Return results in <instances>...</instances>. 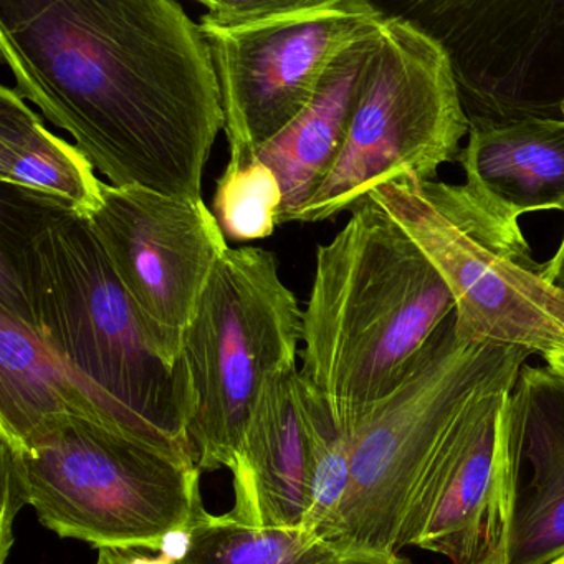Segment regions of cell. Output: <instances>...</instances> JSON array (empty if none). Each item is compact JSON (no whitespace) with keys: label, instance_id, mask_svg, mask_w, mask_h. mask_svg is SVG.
Instances as JSON below:
<instances>
[{"label":"cell","instance_id":"obj_1","mask_svg":"<svg viewBox=\"0 0 564 564\" xmlns=\"http://www.w3.org/2000/svg\"><path fill=\"white\" fill-rule=\"evenodd\" d=\"M15 91L115 187L203 200L224 110L209 45L174 0H4Z\"/></svg>","mask_w":564,"mask_h":564},{"label":"cell","instance_id":"obj_2","mask_svg":"<svg viewBox=\"0 0 564 564\" xmlns=\"http://www.w3.org/2000/svg\"><path fill=\"white\" fill-rule=\"evenodd\" d=\"M22 197L28 209L12 204V214L2 210L11 224L2 220L0 308L31 326L134 431L191 451L174 371L151 343L87 220Z\"/></svg>","mask_w":564,"mask_h":564},{"label":"cell","instance_id":"obj_3","mask_svg":"<svg viewBox=\"0 0 564 564\" xmlns=\"http://www.w3.org/2000/svg\"><path fill=\"white\" fill-rule=\"evenodd\" d=\"M455 313L434 263L372 199L316 250L303 310L302 372L349 435L411 372Z\"/></svg>","mask_w":564,"mask_h":564},{"label":"cell","instance_id":"obj_4","mask_svg":"<svg viewBox=\"0 0 564 564\" xmlns=\"http://www.w3.org/2000/svg\"><path fill=\"white\" fill-rule=\"evenodd\" d=\"M0 438L18 447L29 505L61 538L160 553L204 508L193 452L123 425L61 415L22 441Z\"/></svg>","mask_w":564,"mask_h":564},{"label":"cell","instance_id":"obj_5","mask_svg":"<svg viewBox=\"0 0 564 564\" xmlns=\"http://www.w3.org/2000/svg\"><path fill=\"white\" fill-rule=\"evenodd\" d=\"M303 310L279 260L260 247L224 252L184 333L174 368L184 434L200 471L232 467L265 386L299 366Z\"/></svg>","mask_w":564,"mask_h":564},{"label":"cell","instance_id":"obj_6","mask_svg":"<svg viewBox=\"0 0 564 564\" xmlns=\"http://www.w3.org/2000/svg\"><path fill=\"white\" fill-rule=\"evenodd\" d=\"M527 349L471 341L451 316L402 384L355 431L345 500L323 538L341 553L395 551L409 495L458 412L481 389L520 375Z\"/></svg>","mask_w":564,"mask_h":564},{"label":"cell","instance_id":"obj_7","mask_svg":"<svg viewBox=\"0 0 564 564\" xmlns=\"http://www.w3.org/2000/svg\"><path fill=\"white\" fill-rule=\"evenodd\" d=\"M200 6L232 167L257 161L312 105L335 58L388 18L368 0H203Z\"/></svg>","mask_w":564,"mask_h":564},{"label":"cell","instance_id":"obj_8","mask_svg":"<svg viewBox=\"0 0 564 564\" xmlns=\"http://www.w3.org/2000/svg\"><path fill=\"white\" fill-rule=\"evenodd\" d=\"M369 196L434 263L464 338L543 358L564 348V290L541 275L518 224L495 216L465 184L398 180Z\"/></svg>","mask_w":564,"mask_h":564},{"label":"cell","instance_id":"obj_9","mask_svg":"<svg viewBox=\"0 0 564 564\" xmlns=\"http://www.w3.org/2000/svg\"><path fill=\"white\" fill-rule=\"evenodd\" d=\"M470 133L447 55L404 15H388L372 48L335 166L293 223L351 213L376 187L434 181Z\"/></svg>","mask_w":564,"mask_h":564},{"label":"cell","instance_id":"obj_10","mask_svg":"<svg viewBox=\"0 0 564 564\" xmlns=\"http://www.w3.org/2000/svg\"><path fill=\"white\" fill-rule=\"evenodd\" d=\"M447 55L470 127L564 120V0H414Z\"/></svg>","mask_w":564,"mask_h":564},{"label":"cell","instance_id":"obj_11","mask_svg":"<svg viewBox=\"0 0 564 564\" xmlns=\"http://www.w3.org/2000/svg\"><path fill=\"white\" fill-rule=\"evenodd\" d=\"M351 441L302 368L276 375L247 422L230 467L234 508L246 523L325 534L345 500Z\"/></svg>","mask_w":564,"mask_h":564},{"label":"cell","instance_id":"obj_12","mask_svg":"<svg viewBox=\"0 0 564 564\" xmlns=\"http://www.w3.org/2000/svg\"><path fill=\"white\" fill-rule=\"evenodd\" d=\"M171 369L184 333L229 243L203 200L141 187L104 186V203L85 219Z\"/></svg>","mask_w":564,"mask_h":564},{"label":"cell","instance_id":"obj_13","mask_svg":"<svg viewBox=\"0 0 564 564\" xmlns=\"http://www.w3.org/2000/svg\"><path fill=\"white\" fill-rule=\"evenodd\" d=\"M517 378L481 389L448 425L409 495L395 551L412 546L451 564H501L507 514L498 438Z\"/></svg>","mask_w":564,"mask_h":564},{"label":"cell","instance_id":"obj_14","mask_svg":"<svg viewBox=\"0 0 564 564\" xmlns=\"http://www.w3.org/2000/svg\"><path fill=\"white\" fill-rule=\"evenodd\" d=\"M507 514L501 564L564 556V378L524 365L508 394L498 438Z\"/></svg>","mask_w":564,"mask_h":564},{"label":"cell","instance_id":"obj_15","mask_svg":"<svg viewBox=\"0 0 564 564\" xmlns=\"http://www.w3.org/2000/svg\"><path fill=\"white\" fill-rule=\"evenodd\" d=\"M458 153L467 184L495 216L518 224L523 214L564 213V120L470 127Z\"/></svg>","mask_w":564,"mask_h":564},{"label":"cell","instance_id":"obj_16","mask_svg":"<svg viewBox=\"0 0 564 564\" xmlns=\"http://www.w3.org/2000/svg\"><path fill=\"white\" fill-rule=\"evenodd\" d=\"M381 25L335 58L312 105L257 156L282 184L279 226L295 220L341 154Z\"/></svg>","mask_w":564,"mask_h":564},{"label":"cell","instance_id":"obj_17","mask_svg":"<svg viewBox=\"0 0 564 564\" xmlns=\"http://www.w3.org/2000/svg\"><path fill=\"white\" fill-rule=\"evenodd\" d=\"M0 181L22 196L88 219L104 203L94 164L45 128L14 87L0 88Z\"/></svg>","mask_w":564,"mask_h":564},{"label":"cell","instance_id":"obj_18","mask_svg":"<svg viewBox=\"0 0 564 564\" xmlns=\"http://www.w3.org/2000/svg\"><path fill=\"white\" fill-rule=\"evenodd\" d=\"M61 415L134 431L58 361L31 326L0 308V435L22 441L42 422Z\"/></svg>","mask_w":564,"mask_h":564},{"label":"cell","instance_id":"obj_19","mask_svg":"<svg viewBox=\"0 0 564 564\" xmlns=\"http://www.w3.org/2000/svg\"><path fill=\"white\" fill-rule=\"evenodd\" d=\"M341 551L303 528L246 523L232 513L199 511L177 564H336Z\"/></svg>","mask_w":564,"mask_h":564},{"label":"cell","instance_id":"obj_20","mask_svg":"<svg viewBox=\"0 0 564 564\" xmlns=\"http://www.w3.org/2000/svg\"><path fill=\"white\" fill-rule=\"evenodd\" d=\"M282 206V184L262 161L227 166L217 181L213 213L227 240L252 242L272 236Z\"/></svg>","mask_w":564,"mask_h":564},{"label":"cell","instance_id":"obj_21","mask_svg":"<svg viewBox=\"0 0 564 564\" xmlns=\"http://www.w3.org/2000/svg\"><path fill=\"white\" fill-rule=\"evenodd\" d=\"M0 465H2V518H0V564L8 561L14 544V521L19 511L29 505L28 481L18 447L0 438Z\"/></svg>","mask_w":564,"mask_h":564},{"label":"cell","instance_id":"obj_22","mask_svg":"<svg viewBox=\"0 0 564 564\" xmlns=\"http://www.w3.org/2000/svg\"><path fill=\"white\" fill-rule=\"evenodd\" d=\"M336 564H408L392 551L356 550L346 551Z\"/></svg>","mask_w":564,"mask_h":564},{"label":"cell","instance_id":"obj_23","mask_svg":"<svg viewBox=\"0 0 564 564\" xmlns=\"http://www.w3.org/2000/svg\"><path fill=\"white\" fill-rule=\"evenodd\" d=\"M153 553L143 550H98L95 564H151Z\"/></svg>","mask_w":564,"mask_h":564},{"label":"cell","instance_id":"obj_24","mask_svg":"<svg viewBox=\"0 0 564 564\" xmlns=\"http://www.w3.org/2000/svg\"><path fill=\"white\" fill-rule=\"evenodd\" d=\"M541 275H543L547 282L557 286V289L564 290V236L563 240H561L560 249L554 253L553 259L541 267Z\"/></svg>","mask_w":564,"mask_h":564},{"label":"cell","instance_id":"obj_25","mask_svg":"<svg viewBox=\"0 0 564 564\" xmlns=\"http://www.w3.org/2000/svg\"><path fill=\"white\" fill-rule=\"evenodd\" d=\"M544 361H546L547 368L553 369L554 372H557V375L564 378V348L557 349L553 355L546 356Z\"/></svg>","mask_w":564,"mask_h":564},{"label":"cell","instance_id":"obj_26","mask_svg":"<svg viewBox=\"0 0 564 564\" xmlns=\"http://www.w3.org/2000/svg\"><path fill=\"white\" fill-rule=\"evenodd\" d=\"M151 564H177V561L167 556L166 553H154Z\"/></svg>","mask_w":564,"mask_h":564},{"label":"cell","instance_id":"obj_27","mask_svg":"<svg viewBox=\"0 0 564 564\" xmlns=\"http://www.w3.org/2000/svg\"><path fill=\"white\" fill-rule=\"evenodd\" d=\"M550 564H564V556L557 557V560L551 561Z\"/></svg>","mask_w":564,"mask_h":564}]
</instances>
